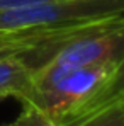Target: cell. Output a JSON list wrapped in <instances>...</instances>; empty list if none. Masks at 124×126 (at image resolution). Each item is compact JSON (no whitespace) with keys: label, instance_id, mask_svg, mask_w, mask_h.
Segmentation results:
<instances>
[{"label":"cell","instance_id":"6da1fadb","mask_svg":"<svg viewBox=\"0 0 124 126\" xmlns=\"http://www.w3.org/2000/svg\"><path fill=\"white\" fill-rule=\"evenodd\" d=\"M123 56L124 16H121L102 22L92 31L70 41L51 60H48L39 68L32 70V95L41 90H46L73 70L90 66L95 63L119 62Z\"/></svg>","mask_w":124,"mask_h":126},{"label":"cell","instance_id":"7a4b0ae2","mask_svg":"<svg viewBox=\"0 0 124 126\" xmlns=\"http://www.w3.org/2000/svg\"><path fill=\"white\" fill-rule=\"evenodd\" d=\"M124 16V0H61L0 12V32L88 24Z\"/></svg>","mask_w":124,"mask_h":126},{"label":"cell","instance_id":"3957f363","mask_svg":"<svg viewBox=\"0 0 124 126\" xmlns=\"http://www.w3.org/2000/svg\"><path fill=\"white\" fill-rule=\"evenodd\" d=\"M116 65L117 62H104L73 70L22 104L38 109L56 126H61L68 116L104 84Z\"/></svg>","mask_w":124,"mask_h":126},{"label":"cell","instance_id":"277c9868","mask_svg":"<svg viewBox=\"0 0 124 126\" xmlns=\"http://www.w3.org/2000/svg\"><path fill=\"white\" fill-rule=\"evenodd\" d=\"M32 90V73L17 55L0 58V99L15 97L26 102Z\"/></svg>","mask_w":124,"mask_h":126},{"label":"cell","instance_id":"5b68a950","mask_svg":"<svg viewBox=\"0 0 124 126\" xmlns=\"http://www.w3.org/2000/svg\"><path fill=\"white\" fill-rule=\"evenodd\" d=\"M73 126H124V106H114L99 111Z\"/></svg>","mask_w":124,"mask_h":126},{"label":"cell","instance_id":"8992f818","mask_svg":"<svg viewBox=\"0 0 124 126\" xmlns=\"http://www.w3.org/2000/svg\"><path fill=\"white\" fill-rule=\"evenodd\" d=\"M51 2H61V0H0V12L12 10V9H22V7L41 5V3H51Z\"/></svg>","mask_w":124,"mask_h":126},{"label":"cell","instance_id":"52a82bcc","mask_svg":"<svg viewBox=\"0 0 124 126\" xmlns=\"http://www.w3.org/2000/svg\"><path fill=\"white\" fill-rule=\"evenodd\" d=\"M17 48L14 46H7V44H0V58H5V56H10V55H17Z\"/></svg>","mask_w":124,"mask_h":126}]
</instances>
